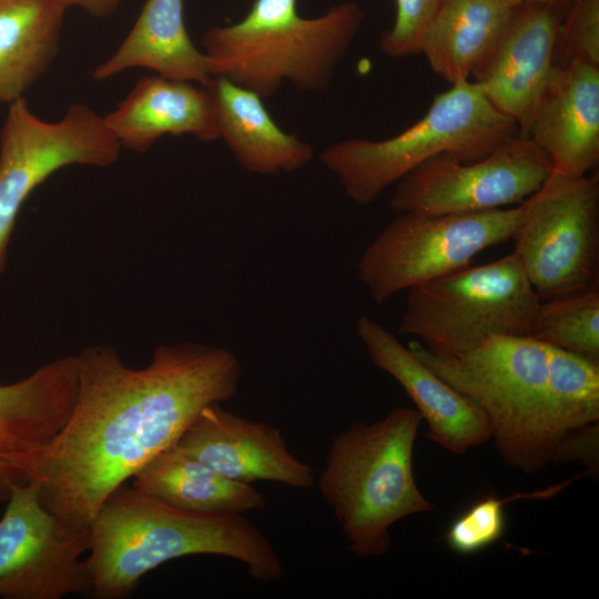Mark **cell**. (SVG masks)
<instances>
[{
  "instance_id": "1",
  "label": "cell",
  "mask_w": 599,
  "mask_h": 599,
  "mask_svg": "<svg viewBox=\"0 0 599 599\" xmlns=\"http://www.w3.org/2000/svg\"><path fill=\"white\" fill-rule=\"evenodd\" d=\"M77 359L65 424L9 464L20 484H37L49 511L90 526L104 500L175 445L205 407L235 396L241 365L226 348L193 342L159 345L140 369L110 345L83 347Z\"/></svg>"
},
{
  "instance_id": "2",
  "label": "cell",
  "mask_w": 599,
  "mask_h": 599,
  "mask_svg": "<svg viewBox=\"0 0 599 599\" xmlns=\"http://www.w3.org/2000/svg\"><path fill=\"white\" fill-rule=\"evenodd\" d=\"M85 560L95 599L131 596L141 578L190 555L240 560L262 582L283 578L281 559L266 536L242 514H200L175 508L121 485L90 524Z\"/></svg>"
},
{
  "instance_id": "3",
  "label": "cell",
  "mask_w": 599,
  "mask_h": 599,
  "mask_svg": "<svg viewBox=\"0 0 599 599\" xmlns=\"http://www.w3.org/2000/svg\"><path fill=\"white\" fill-rule=\"evenodd\" d=\"M363 19L355 1L304 18L297 12V0H254L238 22L209 28L202 51L212 77L225 78L263 99L285 81L302 91H323Z\"/></svg>"
},
{
  "instance_id": "4",
  "label": "cell",
  "mask_w": 599,
  "mask_h": 599,
  "mask_svg": "<svg viewBox=\"0 0 599 599\" xmlns=\"http://www.w3.org/2000/svg\"><path fill=\"white\" fill-rule=\"evenodd\" d=\"M420 420L416 409L395 407L383 419L354 423L333 438L318 489L358 557L386 554L395 522L435 508L413 470Z\"/></svg>"
},
{
  "instance_id": "5",
  "label": "cell",
  "mask_w": 599,
  "mask_h": 599,
  "mask_svg": "<svg viewBox=\"0 0 599 599\" xmlns=\"http://www.w3.org/2000/svg\"><path fill=\"white\" fill-rule=\"evenodd\" d=\"M407 347L480 407L506 464L535 473L552 463L562 434L548 390L549 345L534 336H491L458 355L435 353L418 341Z\"/></svg>"
},
{
  "instance_id": "6",
  "label": "cell",
  "mask_w": 599,
  "mask_h": 599,
  "mask_svg": "<svg viewBox=\"0 0 599 599\" xmlns=\"http://www.w3.org/2000/svg\"><path fill=\"white\" fill-rule=\"evenodd\" d=\"M517 129L473 81L463 80L436 94L425 115L400 133L384 140L346 139L325 148L319 159L353 202L367 205L428 160H477Z\"/></svg>"
},
{
  "instance_id": "7",
  "label": "cell",
  "mask_w": 599,
  "mask_h": 599,
  "mask_svg": "<svg viewBox=\"0 0 599 599\" xmlns=\"http://www.w3.org/2000/svg\"><path fill=\"white\" fill-rule=\"evenodd\" d=\"M539 297L514 253L408 290L397 332L441 355L491 336H532Z\"/></svg>"
},
{
  "instance_id": "8",
  "label": "cell",
  "mask_w": 599,
  "mask_h": 599,
  "mask_svg": "<svg viewBox=\"0 0 599 599\" xmlns=\"http://www.w3.org/2000/svg\"><path fill=\"white\" fill-rule=\"evenodd\" d=\"M521 205L474 213L404 212L365 248L358 276L376 303L470 265L491 246L512 240Z\"/></svg>"
},
{
  "instance_id": "9",
  "label": "cell",
  "mask_w": 599,
  "mask_h": 599,
  "mask_svg": "<svg viewBox=\"0 0 599 599\" xmlns=\"http://www.w3.org/2000/svg\"><path fill=\"white\" fill-rule=\"evenodd\" d=\"M520 205L512 253L539 300L598 286V175L552 171Z\"/></svg>"
},
{
  "instance_id": "10",
  "label": "cell",
  "mask_w": 599,
  "mask_h": 599,
  "mask_svg": "<svg viewBox=\"0 0 599 599\" xmlns=\"http://www.w3.org/2000/svg\"><path fill=\"white\" fill-rule=\"evenodd\" d=\"M121 149L104 118L84 103H73L57 121L39 118L24 98L8 105L0 130V273L29 195L62 167L112 165Z\"/></svg>"
},
{
  "instance_id": "11",
  "label": "cell",
  "mask_w": 599,
  "mask_h": 599,
  "mask_svg": "<svg viewBox=\"0 0 599 599\" xmlns=\"http://www.w3.org/2000/svg\"><path fill=\"white\" fill-rule=\"evenodd\" d=\"M548 156L515 134L473 161L449 155L428 160L397 182L389 207L396 213H474L521 204L552 173Z\"/></svg>"
},
{
  "instance_id": "12",
  "label": "cell",
  "mask_w": 599,
  "mask_h": 599,
  "mask_svg": "<svg viewBox=\"0 0 599 599\" xmlns=\"http://www.w3.org/2000/svg\"><path fill=\"white\" fill-rule=\"evenodd\" d=\"M0 519V598L61 599L90 592L82 555L90 526L69 524L41 502L37 484L12 488Z\"/></svg>"
},
{
  "instance_id": "13",
  "label": "cell",
  "mask_w": 599,
  "mask_h": 599,
  "mask_svg": "<svg viewBox=\"0 0 599 599\" xmlns=\"http://www.w3.org/2000/svg\"><path fill=\"white\" fill-rule=\"evenodd\" d=\"M567 9L540 2L515 6L493 50L471 75L470 81L517 124L520 134L555 69Z\"/></svg>"
},
{
  "instance_id": "14",
  "label": "cell",
  "mask_w": 599,
  "mask_h": 599,
  "mask_svg": "<svg viewBox=\"0 0 599 599\" xmlns=\"http://www.w3.org/2000/svg\"><path fill=\"white\" fill-rule=\"evenodd\" d=\"M176 445L237 483L268 480L297 489L314 486L312 467L288 450L278 428L235 415L220 404L205 407Z\"/></svg>"
},
{
  "instance_id": "15",
  "label": "cell",
  "mask_w": 599,
  "mask_h": 599,
  "mask_svg": "<svg viewBox=\"0 0 599 599\" xmlns=\"http://www.w3.org/2000/svg\"><path fill=\"white\" fill-rule=\"evenodd\" d=\"M356 333L373 364L394 377L428 424L427 436L453 454H465L491 438L480 407L446 383L383 325L359 316Z\"/></svg>"
},
{
  "instance_id": "16",
  "label": "cell",
  "mask_w": 599,
  "mask_h": 599,
  "mask_svg": "<svg viewBox=\"0 0 599 599\" xmlns=\"http://www.w3.org/2000/svg\"><path fill=\"white\" fill-rule=\"evenodd\" d=\"M550 160L554 171L583 176L599 161V65L556 64L521 133Z\"/></svg>"
},
{
  "instance_id": "17",
  "label": "cell",
  "mask_w": 599,
  "mask_h": 599,
  "mask_svg": "<svg viewBox=\"0 0 599 599\" xmlns=\"http://www.w3.org/2000/svg\"><path fill=\"white\" fill-rule=\"evenodd\" d=\"M78 389L77 355L45 363L0 384V501L20 485L9 458L49 441L65 424Z\"/></svg>"
},
{
  "instance_id": "18",
  "label": "cell",
  "mask_w": 599,
  "mask_h": 599,
  "mask_svg": "<svg viewBox=\"0 0 599 599\" xmlns=\"http://www.w3.org/2000/svg\"><path fill=\"white\" fill-rule=\"evenodd\" d=\"M104 122L121 148L145 152L164 135L220 139L211 95L200 84L161 75L142 78Z\"/></svg>"
},
{
  "instance_id": "19",
  "label": "cell",
  "mask_w": 599,
  "mask_h": 599,
  "mask_svg": "<svg viewBox=\"0 0 599 599\" xmlns=\"http://www.w3.org/2000/svg\"><path fill=\"white\" fill-rule=\"evenodd\" d=\"M211 95L220 139L248 172H293L313 158L309 144L277 125L256 93L222 77L205 87Z\"/></svg>"
},
{
  "instance_id": "20",
  "label": "cell",
  "mask_w": 599,
  "mask_h": 599,
  "mask_svg": "<svg viewBox=\"0 0 599 599\" xmlns=\"http://www.w3.org/2000/svg\"><path fill=\"white\" fill-rule=\"evenodd\" d=\"M134 68L202 87L211 82L206 57L185 26L184 0H146L126 37L92 78L103 81Z\"/></svg>"
},
{
  "instance_id": "21",
  "label": "cell",
  "mask_w": 599,
  "mask_h": 599,
  "mask_svg": "<svg viewBox=\"0 0 599 599\" xmlns=\"http://www.w3.org/2000/svg\"><path fill=\"white\" fill-rule=\"evenodd\" d=\"M132 486L192 512L243 514L266 506L265 496L251 484L222 476L176 444L148 461L132 477Z\"/></svg>"
},
{
  "instance_id": "22",
  "label": "cell",
  "mask_w": 599,
  "mask_h": 599,
  "mask_svg": "<svg viewBox=\"0 0 599 599\" xmlns=\"http://www.w3.org/2000/svg\"><path fill=\"white\" fill-rule=\"evenodd\" d=\"M514 7L508 0H443L420 53L450 84L470 80L493 50Z\"/></svg>"
},
{
  "instance_id": "23",
  "label": "cell",
  "mask_w": 599,
  "mask_h": 599,
  "mask_svg": "<svg viewBox=\"0 0 599 599\" xmlns=\"http://www.w3.org/2000/svg\"><path fill=\"white\" fill-rule=\"evenodd\" d=\"M64 11L52 0H0V105L23 99L52 63Z\"/></svg>"
},
{
  "instance_id": "24",
  "label": "cell",
  "mask_w": 599,
  "mask_h": 599,
  "mask_svg": "<svg viewBox=\"0 0 599 599\" xmlns=\"http://www.w3.org/2000/svg\"><path fill=\"white\" fill-rule=\"evenodd\" d=\"M532 336L599 363V285L540 301Z\"/></svg>"
},
{
  "instance_id": "25",
  "label": "cell",
  "mask_w": 599,
  "mask_h": 599,
  "mask_svg": "<svg viewBox=\"0 0 599 599\" xmlns=\"http://www.w3.org/2000/svg\"><path fill=\"white\" fill-rule=\"evenodd\" d=\"M548 390L562 437L599 422V363L549 346Z\"/></svg>"
},
{
  "instance_id": "26",
  "label": "cell",
  "mask_w": 599,
  "mask_h": 599,
  "mask_svg": "<svg viewBox=\"0 0 599 599\" xmlns=\"http://www.w3.org/2000/svg\"><path fill=\"white\" fill-rule=\"evenodd\" d=\"M571 480L549 486L532 493H517L500 498L489 494L466 508L449 525L443 536L448 548L463 556L477 554L495 542L504 535L506 529L505 505L516 499H545L550 498L570 485Z\"/></svg>"
},
{
  "instance_id": "27",
  "label": "cell",
  "mask_w": 599,
  "mask_h": 599,
  "mask_svg": "<svg viewBox=\"0 0 599 599\" xmlns=\"http://www.w3.org/2000/svg\"><path fill=\"white\" fill-rule=\"evenodd\" d=\"M572 60L599 65V0H572L565 13L555 64Z\"/></svg>"
},
{
  "instance_id": "28",
  "label": "cell",
  "mask_w": 599,
  "mask_h": 599,
  "mask_svg": "<svg viewBox=\"0 0 599 599\" xmlns=\"http://www.w3.org/2000/svg\"><path fill=\"white\" fill-rule=\"evenodd\" d=\"M395 20L379 39V49L389 58L420 53L426 32L443 0H394Z\"/></svg>"
},
{
  "instance_id": "29",
  "label": "cell",
  "mask_w": 599,
  "mask_h": 599,
  "mask_svg": "<svg viewBox=\"0 0 599 599\" xmlns=\"http://www.w3.org/2000/svg\"><path fill=\"white\" fill-rule=\"evenodd\" d=\"M552 463H580L587 474L599 471V424L592 423L567 433L554 454Z\"/></svg>"
},
{
  "instance_id": "30",
  "label": "cell",
  "mask_w": 599,
  "mask_h": 599,
  "mask_svg": "<svg viewBox=\"0 0 599 599\" xmlns=\"http://www.w3.org/2000/svg\"><path fill=\"white\" fill-rule=\"evenodd\" d=\"M63 7L79 8L93 17H106L120 4L121 0H52Z\"/></svg>"
},
{
  "instance_id": "31",
  "label": "cell",
  "mask_w": 599,
  "mask_h": 599,
  "mask_svg": "<svg viewBox=\"0 0 599 599\" xmlns=\"http://www.w3.org/2000/svg\"><path fill=\"white\" fill-rule=\"evenodd\" d=\"M508 1L515 6L525 3V2H540V3L554 4V6H558V7L567 9L570 6L572 0H508Z\"/></svg>"
}]
</instances>
